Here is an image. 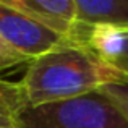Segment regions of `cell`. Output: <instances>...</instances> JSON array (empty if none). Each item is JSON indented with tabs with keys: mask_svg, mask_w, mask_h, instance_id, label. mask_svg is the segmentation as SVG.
I'll use <instances>...</instances> for the list:
<instances>
[{
	"mask_svg": "<svg viewBox=\"0 0 128 128\" xmlns=\"http://www.w3.org/2000/svg\"><path fill=\"white\" fill-rule=\"evenodd\" d=\"M122 76L83 44L66 42L32 58L20 83L28 106L36 107L84 96Z\"/></svg>",
	"mask_w": 128,
	"mask_h": 128,
	"instance_id": "1",
	"label": "cell"
},
{
	"mask_svg": "<svg viewBox=\"0 0 128 128\" xmlns=\"http://www.w3.org/2000/svg\"><path fill=\"white\" fill-rule=\"evenodd\" d=\"M16 128H128V118L102 89L44 106H26Z\"/></svg>",
	"mask_w": 128,
	"mask_h": 128,
	"instance_id": "2",
	"label": "cell"
},
{
	"mask_svg": "<svg viewBox=\"0 0 128 128\" xmlns=\"http://www.w3.org/2000/svg\"><path fill=\"white\" fill-rule=\"evenodd\" d=\"M0 38L29 60L68 42L3 0H0Z\"/></svg>",
	"mask_w": 128,
	"mask_h": 128,
	"instance_id": "3",
	"label": "cell"
},
{
	"mask_svg": "<svg viewBox=\"0 0 128 128\" xmlns=\"http://www.w3.org/2000/svg\"><path fill=\"white\" fill-rule=\"evenodd\" d=\"M8 6L28 15L44 28L68 42H76L78 15L75 0H3Z\"/></svg>",
	"mask_w": 128,
	"mask_h": 128,
	"instance_id": "4",
	"label": "cell"
},
{
	"mask_svg": "<svg viewBox=\"0 0 128 128\" xmlns=\"http://www.w3.org/2000/svg\"><path fill=\"white\" fill-rule=\"evenodd\" d=\"M76 42L94 52L109 65H115L128 49V29L114 24H83L80 23Z\"/></svg>",
	"mask_w": 128,
	"mask_h": 128,
	"instance_id": "5",
	"label": "cell"
},
{
	"mask_svg": "<svg viewBox=\"0 0 128 128\" xmlns=\"http://www.w3.org/2000/svg\"><path fill=\"white\" fill-rule=\"evenodd\" d=\"M83 24H114L128 29V0H75Z\"/></svg>",
	"mask_w": 128,
	"mask_h": 128,
	"instance_id": "6",
	"label": "cell"
},
{
	"mask_svg": "<svg viewBox=\"0 0 128 128\" xmlns=\"http://www.w3.org/2000/svg\"><path fill=\"white\" fill-rule=\"evenodd\" d=\"M28 106L21 83L0 78V120L15 118Z\"/></svg>",
	"mask_w": 128,
	"mask_h": 128,
	"instance_id": "7",
	"label": "cell"
},
{
	"mask_svg": "<svg viewBox=\"0 0 128 128\" xmlns=\"http://www.w3.org/2000/svg\"><path fill=\"white\" fill-rule=\"evenodd\" d=\"M100 89L112 99V102L123 112V115L128 118V76L123 75L120 80L109 84L102 86Z\"/></svg>",
	"mask_w": 128,
	"mask_h": 128,
	"instance_id": "8",
	"label": "cell"
},
{
	"mask_svg": "<svg viewBox=\"0 0 128 128\" xmlns=\"http://www.w3.org/2000/svg\"><path fill=\"white\" fill-rule=\"evenodd\" d=\"M31 60L28 57L18 54L16 50H13L2 38H0V72L15 68V66L21 65V63H29Z\"/></svg>",
	"mask_w": 128,
	"mask_h": 128,
	"instance_id": "9",
	"label": "cell"
},
{
	"mask_svg": "<svg viewBox=\"0 0 128 128\" xmlns=\"http://www.w3.org/2000/svg\"><path fill=\"white\" fill-rule=\"evenodd\" d=\"M115 66L117 70H118L122 75H125V76H128V49H126V52H125V55L122 57V58L118 60V62L115 63Z\"/></svg>",
	"mask_w": 128,
	"mask_h": 128,
	"instance_id": "10",
	"label": "cell"
},
{
	"mask_svg": "<svg viewBox=\"0 0 128 128\" xmlns=\"http://www.w3.org/2000/svg\"><path fill=\"white\" fill-rule=\"evenodd\" d=\"M0 128H16L13 118H3L0 120Z\"/></svg>",
	"mask_w": 128,
	"mask_h": 128,
	"instance_id": "11",
	"label": "cell"
}]
</instances>
